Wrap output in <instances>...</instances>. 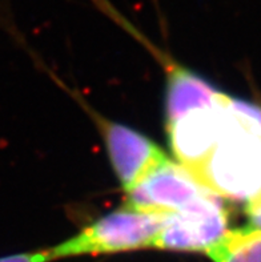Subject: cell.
I'll return each mask as SVG.
<instances>
[{"label": "cell", "instance_id": "ba28073f", "mask_svg": "<svg viewBox=\"0 0 261 262\" xmlns=\"http://www.w3.org/2000/svg\"><path fill=\"white\" fill-rule=\"evenodd\" d=\"M50 253L48 249L35 250V252L16 253V254H10V256L0 257V262H51Z\"/></svg>", "mask_w": 261, "mask_h": 262}, {"label": "cell", "instance_id": "8992f818", "mask_svg": "<svg viewBox=\"0 0 261 262\" xmlns=\"http://www.w3.org/2000/svg\"><path fill=\"white\" fill-rule=\"evenodd\" d=\"M224 93L215 104L185 113L167 123L171 149L178 164L192 172L208 155L218 136L224 117Z\"/></svg>", "mask_w": 261, "mask_h": 262}, {"label": "cell", "instance_id": "7a4b0ae2", "mask_svg": "<svg viewBox=\"0 0 261 262\" xmlns=\"http://www.w3.org/2000/svg\"><path fill=\"white\" fill-rule=\"evenodd\" d=\"M168 213L126 204L120 209L107 213L84 226L75 236L48 248V253L53 261L68 257L149 249L166 223Z\"/></svg>", "mask_w": 261, "mask_h": 262}, {"label": "cell", "instance_id": "277c9868", "mask_svg": "<svg viewBox=\"0 0 261 262\" xmlns=\"http://www.w3.org/2000/svg\"><path fill=\"white\" fill-rule=\"evenodd\" d=\"M209 192L187 168L167 156L126 193L129 205L175 212Z\"/></svg>", "mask_w": 261, "mask_h": 262}, {"label": "cell", "instance_id": "3957f363", "mask_svg": "<svg viewBox=\"0 0 261 262\" xmlns=\"http://www.w3.org/2000/svg\"><path fill=\"white\" fill-rule=\"evenodd\" d=\"M224 200L207 193L182 209L169 212L152 243V249L207 253L228 232Z\"/></svg>", "mask_w": 261, "mask_h": 262}, {"label": "cell", "instance_id": "5b68a950", "mask_svg": "<svg viewBox=\"0 0 261 262\" xmlns=\"http://www.w3.org/2000/svg\"><path fill=\"white\" fill-rule=\"evenodd\" d=\"M95 120L124 192H128L153 166L167 157L157 144L137 130L99 115Z\"/></svg>", "mask_w": 261, "mask_h": 262}, {"label": "cell", "instance_id": "6da1fadb", "mask_svg": "<svg viewBox=\"0 0 261 262\" xmlns=\"http://www.w3.org/2000/svg\"><path fill=\"white\" fill-rule=\"evenodd\" d=\"M224 117L215 144L192 174L223 200L261 197V106L225 95Z\"/></svg>", "mask_w": 261, "mask_h": 262}, {"label": "cell", "instance_id": "52a82bcc", "mask_svg": "<svg viewBox=\"0 0 261 262\" xmlns=\"http://www.w3.org/2000/svg\"><path fill=\"white\" fill-rule=\"evenodd\" d=\"M166 123L185 113L215 104L218 91L177 63H166Z\"/></svg>", "mask_w": 261, "mask_h": 262}, {"label": "cell", "instance_id": "9c48e42d", "mask_svg": "<svg viewBox=\"0 0 261 262\" xmlns=\"http://www.w3.org/2000/svg\"><path fill=\"white\" fill-rule=\"evenodd\" d=\"M245 212L249 220V225L256 229H261V197L245 205Z\"/></svg>", "mask_w": 261, "mask_h": 262}]
</instances>
